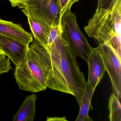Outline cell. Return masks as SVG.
<instances>
[{"label":"cell","mask_w":121,"mask_h":121,"mask_svg":"<svg viewBox=\"0 0 121 121\" xmlns=\"http://www.w3.org/2000/svg\"><path fill=\"white\" fill-rule=\"evenodd\" d=\"M47 49L52 64L47 87L73 95L80 107L87 82L62 32L49 42Z\"/></svg>","instance_id":"cell-1"},{"label":"cell","mask_w":121,"mask_h":121,"mask_svg":"<svg viewBox=\"0 0 121 121\" xmlns=\"http://www.w3.org/2000/svg\"><path fill=\"white\" fill-rule=\"evenodd\" d=\"M29 46L26 55L15 66L14 76L20 90L33 93L46 90L52 68L50 54L36 40Z\"/></svg>","instance_id":"cell-2"},{"label":"cell","mask_w":121,"mask_h":121,"mask_svg":"<svg viewBox=\"0 0 121 121\" xmlns=\"http://www.w3.org/2000/svg\"><path fill=\"white\" fill-rule=\"evenodd\" d=\"M84 30L99 43L110 46L121 61V0L111 9L95 13Z\"/></svg>","instance_id":"cell-3"},{"label":"cell","mask_w":121,"mask_h":121,"mask_svg":"<svg viewBox=\"0 0 121 121\" xmlns=\"http://www.w3.org/2000/svg\"><path fill=\"white\" fill-rule=\"evenodd\" d=\"M60 25L62 35L76 56L87 61L93 48L78 27L75 15L71 10L63 15Z\"/></svg>","instance_id":"cell-4"},{"label":"cell","mask_w":121,"mask_h":121,"mask_svg":"<svg viewBox=\"0 0 121 121\" xmlns=\"http://www.w3.org/2000/svg\"><path fill=\"white\" fill-rule=\"evenodd\" d=\"M22 10L31 14L50 26L60 24L59 0H26L25 6Z\"/></svg>","instance_id":"cell-5"},{"label":"cell","mask_w":121,"mask_h":121,"mask_svg":"<svg viewBox=\"0 0 121 121\" xmlns=\"http://www.w3.org/2000/svg\"><path fill=\"white\" fill-rule=\"evenodd\" d=\"M103 59L105 67L111 80L113 92L120 100L121 96V61L110 46L99 43L97 47Z\"/></svg>","instance_id":"cell-6"},{"label":"cell","mask_w":121,"mask_h":121,"mask_svg":"<svg viewBox=\"0 0 121 121\" xmlns=\"http://www.w3.org/2000/svg\"><path fill=\"white\" fill-rule=\"evenodd\" d=\"M29 44L0 34V50L17 66L24 58Z\"/></svg>","instance_id":"cell-7"},{"label":"cell","mask_w":121,"mask_h":121,"mask_svg":"<svg viewBox=\"0 0 121 121\" xmlns=\"http://www.w3.org/2000/svg\"><path fill=\"white\" fill-rule=\"evenodd\" d=\"M88 66L87 83L91 92L93 94L105 71L102 57L98 49L93 48L87 61Z\"/></svg>","instance_id":"cell-8"},{"label":"cell","mask_w":121,"mask_h":121,"mask_svg":"<svg viewBox=\"0 0 121 121\" xmlns=\"http://www.w3.org/2000/svg\"><path fill=\"white\" fill-rule=\"evenodd\" d=\"M0 34L19 39L30 44L33 41L31 34L20 25L0 19Z\"/></svg>","instance_id":"cell-9"},{"label":"cell","mask_w":121,"mask_h":121,"mask_svg":"<svg viewBox=\"0 0 121 121\" xmlns=\"http://www.w3.org/2000/svg\"><path fill=\"white\" fill-rule=\"evenodd\" d=\"M23 13L27 17L28 22L35 39L47 49L51 27L35 18L27 13Z\"/></svg>","instance_id":"cell-10"},{"label":"cell","mask_w":121,"mask_h":121,"mask_svg":"<svg viewBox=\"0 0 121 121\" xmlns=\"http://www.w3.org/2000/svg\"><path fill=\"white\" fill-rule=\"evenodd\" d=\"M36 94L27 96L13 117V121H33L35 117Z\"/></svg>","instance_id":"cell-11"},{"label":"cell","mask_w":121,"mask_h":121,"mask_svg":"<svg viewBox=\"0 0 121 121\" xmlns=\"http://www.w3.org/2000/svg\"><path fill=\"white\" fill-rule=\"evenodd\" d=\"M93 94L91 92L87 83L85 87V90L81 101L80 111L76 121H92V120L89 115L90 110L92 109L91 100Z\"/></svg>","instance_id":"cell-12"},{"label":"cell","mask_w":121,"mask_h":121,"mask_svg":"<svg viewBox=\"0 0 121 121\" xmlns=\"http://www.w3.org/2000/svg\"><path fill=\"white\" fill-rule=\"evenodd\" d=\"M109 118L110 121H121V107L120 100L112 92L109 99Z\"/></svg>","instance_id":"cell-13"},{"label":"cell","mask_w":121,"mask_h":121,"mask_svg":"<svg viewBox=\"0 0 121 121\" xmlns=\"http://www.w3.org/2000/svg\"><path fill=\"white\" fill-rule=\"evenodd\" d=\"M12 69L10 59L4 54H0V75L8 73Z\"/></svg>","instance_id":"cell-14"},{"label":"cell","mask_w":121,"mask_h":121,"mask_svg":"<svg viewBox=\"0 0 121 121\" xmlns=\"http://www.w3.org/2000/svg\"><path fill=\"white\" fill-rule=\"evenodd\" d=\"M117 0H98L95 12L111 9L114 6Z\"/></svg>","instance_id":"cell-15"},{"label":"cell","mask_w":121,"mask_h":121,"mask_svg":"<svg viewBox=\"0 0 121 121\" xmlns=\"http://www.w3.org/2000/svg\"><path fill=\"white\" fill-rule=\"evenodd\" d=\"M61 17L66 11L71 10V7L79 0H59Z\"/></svg>","instance_id":"cell-16"},{"label":"cell","mask_w":121,"mask_h":121,"mask_svg":"<svg viewBox=\"0 0 121 121\" xmlns=\"http://www.w3.org/2000/svg\"><path fill=\"white\" fill-rule=\"evenodd\" d=\"M13 7H18L20 9L24 8L26 0H8Z\"/></svg>","instance_id":"cell-17"},{"label":"cell","mask_w":121,"mask_h":121,"mask_svg":"<svg viewBox=\"0 0 121 121\" xmlns=\"http://www.w3.org/2000/svg\"><path fill=\"white\" fill-rule=\"evenodd\" d=\"M46 121H68L65 117H47Z\"/></svg>","instance_id":"cell-18"},{"label":"cell","mask_w":121,"mask_h":121,"mask_svg":"<svg viewBox=\"0 0 121 121\" xmlns=\"http://www.w3.org/2000/svg\"><path fill=\"white\" fill-rule=\"evenodd\" d=\"M2 54L4 53H3V52L2 51H1V50H0V54Z\"/></svg>","instance_id":"cell-19"}]
</instances>
